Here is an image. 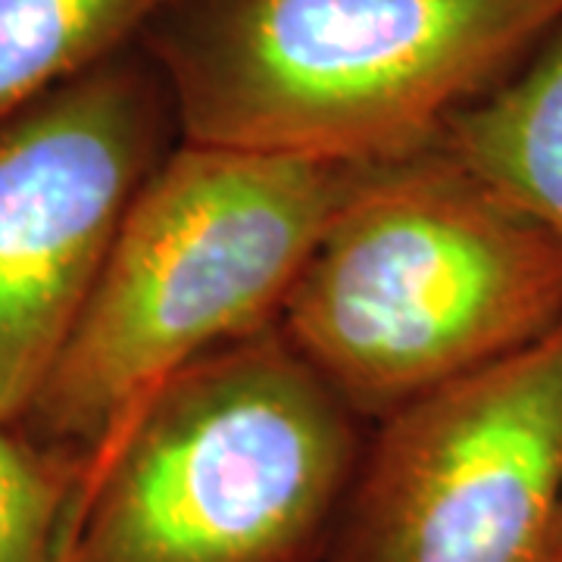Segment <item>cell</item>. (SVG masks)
<instances>
[{
  "instance_id": "6da1fadb",
  "label": "cell",
  "mask_w": 562,
  "mask_h": 562,
  "mask_svg": "<svg viewBox=\"0 0 562 562\" xmlns=\"http://www.w3.org/2000/svg\"><path fill=\"white\" fill-rule=\"evenodd\" d=\"M562 22V0H172L140 35L179 140L382 166L428 150Z\"/></svg>"
},
{
  "instance_id": "7a4b0ae2",
  "label": "cell",
  "mask_w": 562,
  "mask_h": 562,
  "mask_svg": "<svg viewBox=\"0 0 562 562\" xmlns=\"http://www.w3.org/2000/svg\"><path fill=\"white\" fill-rule=\"evenodd\" d=\"M557 325V238L438 140L362 169L279 316L369 425Z\"/></svg>"
},
{
  "instance_id": "3957f363",
  "label": "cell",
  "mask_w": 562,
  "mask_h": 562,
  "mask_svg": "<svg viewBox=\"0 0 562 562\" xmlns=\"http://www.w3.org/2000/svg\"><path fill=\"white\" fill-rule=\"evenodd\" d=\"M362 169L179 140L122 216L25 435L94 465L166 379L279 325Z\"/></svg>"
},
{
  "instance_id": "277c9868",
  "label": "cell",
  "mask_w": 562,
  "mask_h": 562,
  "mask_svg": "<svg viewBox=\"0 0 562 562\" xmlns=\"http://www.w3.org/2000/svg\"><path fill=\"white\" fill-rule=\"evenodd\" d=\"M366 441L279 325L225 344L103 447L69 562H325Z\"/></svg>"
},
{
  "instance_id": "5b68a950",
  "label": "cell",
  "mask_w": 562,
  "mask_h": 562,
  "mask_svg": "<svg viewBox=\"0 0 562 562\" xmlns=\"http://www.w3.org/2000/svg\"><path fill=\"white\" fill-rule=\"evenodd\" d=\"M562 509V325L372 425L325 562H543Z\"/></svg>"
},
{
  "instance_id": "8992f818",
  "label": "cell",
  "mask_w": 562,
  "mask_h": 562,
  "mask_svg": "<svg viewBox=\"0 0 562 562\" xmlns=\"http://www.w3.org/2000/svg\"><path fill=\"white\" fill-rule=\"evenodd\" d=\"M176 144L140 44L0 122V422L38 397L122 216Z\"/></svg>"
},
{
  "instance_id": "52a82bcc",
  "label": "cell",
  "mask_w": 562,
  "mask_h": 562,
  "mask_svg": "<svg viewBox=\"0 0 562 562\" xmlns=\"http://www.w3.org/2000/svg\"><path fill=\"white\" fill-rule=\"evenodd\" d=\"M438 144L562 247V22L513 76L450 116Z\"/></svg>"
},
{
  "instance_id": "ba28073f",
  "label": "cell",
  "mask_w": 562,
  "mask_h": 562,
  "mask_svg": "<svg viewBox=\"0 0 562 562\" xmlns=\"http://www.w3.org/2000/svg\"><path fill=\"white\" fill-rule=\"evenodd\" d=\"M172 0H0V122L135 47Z\"/></svg>"
},
{
  "instance_id": "9c48e42d",
  "label": "cell",
  "mask_w": 562,
  "mask_h": 562,
  "mask_svg": "<svg viewBox=\"0 0 562 562\" xmlns=\"http://www.w3.org/2000/svg\"><path fill=\"white\" fill-rule=\"evenodd\" d=\"M91 469L0 422V562H63L79 531Z\"/></svg>"
},
{
  "instance_id": "30bf717a",
  "label": "cell",
  "mask_w": 562,
  "mask_h": 562,
  "mask_svg": "<svg viewBox=\"0 0 562 562\" xmlns=\"http://www.w3.org/2000/svg\"><path fill=\"white\" fill-rule=\"evenodd\" d=\"M543 562H562V509H560V519H557L553 541H550V550H547V560Z\"/></svg>"
},
{
  "instance_id": "8fae6325",
  "label": "cell",
  "mask_w": 562,
  "mask_h": 562,
  "mask_svg": "<svg viewBox=\"0 0 562 562\" xmlns=\"http://www.w3.org/2000/svg\"><path fill=\"white\" fill-rule=\"evenodd\" d=\"M76 541V538H72ZM69 550H72V543H69ZM69 550H66V557H63V562H69Z\"/></svg>"
}]
</instances>
